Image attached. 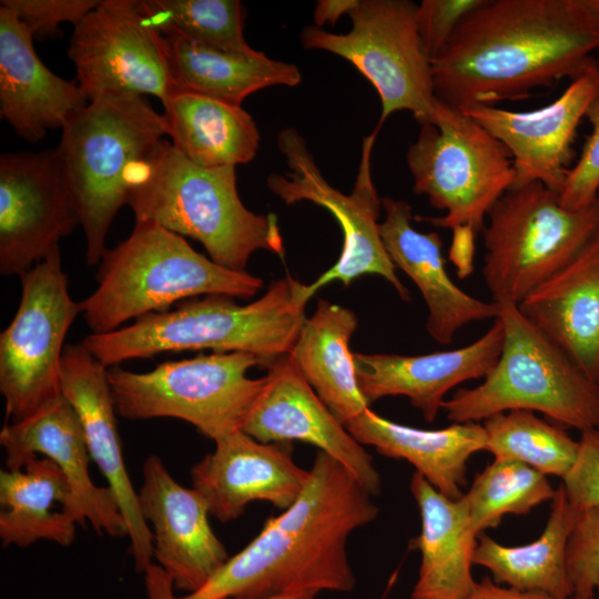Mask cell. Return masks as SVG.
I'll list each match as a JSON object with an SVG mask.
<instances>
[{
  "label": "cell",
  "mask_w": 599,
  "mask_h": 599,
  "mask_svg": "<svg viewBox=\"0 0 599 599\" xmlns=\"http://www.w3.org/2000/svg\"><path fill=\"white\" fill-rule=\"evenodd\" d=\"M77 83L91 101L108 93H172L164 40L142 0H100L73 26L68 47Z\"/></svg>",
  "instance_id": "obj_14"
},
{
  "label": "cell",
  "mask_w": 599,
  "mask_h": 599,
  "mask_svg": "<svg viewBox=\"0 0 599 599\" xmlns=\"http://www.w3.org/2000/svg\"><path fill=\"white\" fill-rule=\"evenodd\" d=\"M87 527L72 488L55 463L34 456L19 469L0 471V539L26 548L39 540L63 547Z\"/></svg>",
  "instance_id": "obj_28"
},
{
  "label": "cell",
  "mask_w": 599,
  "mask_h": 599,
  "mask_svg": "<svg viewBox=\"0 0 599 599\" xmlns=\"http://www.w3.org/2000/svg\"><path fill=\"white\" fill-rule=\"evenodd\" d=\"M190 470L192 487L221 522L242 516L252 501H266L285 510L304 491L309 469L293 458L292 443H263L243 430L214 441Z\"/></svg>",
  "instance_id": "obj_19"
},
{
  "label": "cell",
  "mask_w": 599,
  "mask_h": 599,
  "mask_svg": "<svg viewBox=\"0 0 599 599\" xmlns=\"http://www.w3.org/2000/svg\"><path fill=\"white\" fill-rule=\"evenodd\" d=\"M16 314L0 334V393L6 422L23 420L61 394L65 337L81 314L69 292L60 248L20 277Z\"/></svg>",
  "instance_id": "obj_12"
},
{
  "label": "cell",
  "mask_w": 599,
  "mask_h": 599,
  "mask_svg": "<svg viewBox=\"0 0 599 599\" xmlns=\"http://www.w3.org/2000/svg\"><path fill=\"white\" fill-rule=\"evenodd\" d=\"M59 378L61 394L81 422L91 459L114 493L124 517L135 571L144 573L153 564L152 532L142 516L138 491L124 464L108 367L82 343L67 344Z\"/></svg>",
  "instance_id": "obj_20"
},
{
  "label": "cell",
  "mask_w": 599,
  "mask_h": 599,
  "mask_svg": "<svg viewBox=\"0 0 599 599\" xmlns=\"http://www.w3.org/2000/svg\"><path fill=\"white\" fill-rule=\"evenodd\" d=\"M413 190L444 211L443 216L416 219L453 230L468 225L483 231L487 214L514 185L507 149L479 122L437 99L429 123L420 125L406 152Z\"/></svg>",
  "instance_id": "obj_10"
},
{
  "label": "cell",
  "mask_w": 599,
  "mask_h": 599,
  "mask_svg": "<svg viewBox=\"0 0 599 599\" xmlns=\"http://www.w3.org/2000/svg\"><path fill=\"white\" fill-rule=\"evenodd\" d=\"M416 10L409 0H358L348 13L347 33L307 26L300 35L305 49L349 61L373 84L382 104L377 130L399 111L410 112L420 125L433 116L437 97L432 60L419 37Z\"/></svg>",
  "instance_id": "obj_11"
},
{
  "label": "cell",
  "mask_w": 599,
  "mask_h": 599,
  "mask_svg": "<svg viewBox=\"0 0 599 599\" xmlns=\"http://www.w3.org/2000/svg\"><path fill=\"white\" fill-rule=\"evenodd\" d=\"M582 3L599 28V0H582Z\"/></svg>",
  "instance_id": "obj_45"
},
{
  "label": "cell",
  "mask_w": 599,
  "mask_h": 599,
  "mask_svg": "<svg viewBox=\"0 0 599 599\" xmlns=\"http://www.w3.org/2000/svg\"><path fill=\"white\" fill-rule=\"evenodd\" d=\"M135 222H152L200 242L210 258L245 272L260 250L284 255L274 214H256L242 203L234 166L202 167L164 139L140 170L129 195Z\"/></svg>",
  "instance_id": "obj_5"
},
{
  "label": "cell",
  "mask_w": 599,
  "mask_h": 599,
  "mask_svg": "<svg viewBox=\"0 0 599 599\" xmlns=\"http://www.w3.org/2000/svg\"><path fill=\"white\" fill-rule=\"evenodd\" d=\"M577 516L578 510L568 501L560 485L550 501L546 526L537 539L507 546L483 532L478 537L474 565L487 569L499 585L570 598L567 546Z\"/></svg>",
  "instance_id": "obj_32"
},
{
  "label": "cell",
  "mask_w": 599,
  "mask_h": 599,
  "mask_svg": "<svg viewBox=\"0 0 599 599\" xmlns=\"http://www.w3.org/2000/svg\"><path fill=\"white\" fill-rule=\"evenodd\" d=\"M162 105L166 136L194 164L236 167L255 158L260 132L242 106L189 92H172Z\"/></svg>",
  "instance_id": "obj_30"
},
{
  "label": "cell",
  "mask_w": 599,
  "mask_h": 599,
  "mask_svg": "<svg viewBox=\"0 0 599 599\" xmlns=\"http://www.w3.org/2000/svg\"><path fill=\"white\" fill-rule=\"evenodd\" d=\"M164 38L181 39L234 54H251L244 37V6L238 0H142Z\"/></svg>",
  "instance_id": "obj_35"
},
{
  "label": "cell",
  "mask_w": 599,
  "mask_h": 599,
  "mask_svg": "<svg viewBox=\"0 0 599 599\" xmlns=\"http://www.w3.org/2000/svg\"><path fill=\"white\" fill-rule=\"evenodd\" d=\"M257 365L264 364L250 353L200 354L144 373L113 366L108 380L118 416L181 419L215 441L242 430L266 384V375L247 376Z\"/></svg>",
  "instance_id": "obj_9"
},
{
  "label": "cell",
  "mask_w": 599,
  "mask_h": 599,
  "mask_svg": "<svg viewBox=\"0 0 599 599\" xmlns=\"http://www.w3.org/2000/svg\"><path fill=\"white\" fill-rule=\"evenodd\" d=\"M596 203H597V206H598V210H599V191H598V194H597Z\"/></svg>",
  "instance_id": "obj_46"
},
{
  "label": "cell",
  "mask_w": 599,
  "mask_h": 599,
  "mask_svg": "<svg viewBox=\"0 0 599 599\" xmlns=\"http://www.w3.org/2000/svg\"><path fill=\"white\" fill-rule=\"evenodd\" d=\"M384 219L379 234L396 268L418 287L428 308L426 329L437 343L447 345L464 326L496 318L499 305L474 297L449 277L438 233H423L412 225V207L403 200L382 199Z\"/></svg>",
  "instance_id": "obj_24"
},
{
  "label": "cell",
  "mask_w": 599,
  "mask_h": 599,
  "mask_svg": "<svg viewBox=\"0 0 599 599\" xmlns=\"http://www.w3.org/2000/svg\"><path fill=\"white\" fill-rule=\"evenodd\" d=\"M138 499L152 532L153 559L174 589L193 592L230 558L211 527L207 502L194 487L180 485L156 455L144 460Z\"/></svg>",
  "instance_id": "obj_18"
},
{
  "label": "cell",
  "mask_w": 599,
  "mask_h": 599,
  "mask_svg": "<svg viewBox=\"0 0 599 599\" xmlns=\"http://www.w3.org/2000/svg\"><path fill=\"white\" fill-rule=\"evenodd\" d=\"M0 444L7 469H19L39 454L51 459L65 475L84 520L95 532L115 538L128 536L114 493L91 479L92 459L81 422L62 394L28 418L4 423Z\"/></svg>",
  "instance_id": "obj_21"
},
{
  "label": "cell",
  "mask_w": 599,
  "mask_h": 599,
  "mask_svg": "<svg viewBox=\"0 0 599 599\" xmlns=\"http://www.w3.org/2000/svg\"><path fill=\"white\" fill-rule=\"evenodd\" d=\"M486 451L494 459L522 463L546 476L564 478L578 453L575 440L564 427L530 410H509L483 422Z\"/></svg>",
  "instance_id": "obj_33"
},
{
  "label": "cell",
  "mask_w": 599,
  "mask_h": 599,
  "mask_svg": "<svg viewBox=\"0 0 599 599\" xmlns=\"http://www.w3.org/2000/svg\"><path fill=\"white\" fill-rule=\"evenodd\" d=\"M502 341V324L496 317L483 336L459 348L417 356L354 353L359 388L369 405L383 397L405 396L430 423L449 390L491 370Z\"/></svg>",
  "instance_id": "obj_22"
},
{
  "label": "cell",
  "mask_w": 599,
  "mask_h": 599,
  "mask_svg": "<svg viewBox=\"0 0 599 599\" xmlns=\"http://www.w3.org/2000/svg\"><path fill=\"white\" fill-rule=\"evenodd\" d=\"M358 3V0H318L315 4L314 26L323 29L324 26H334L337 20L348 14Z\"/></svg>",
  "instance_id": "obj_43"
},
{
  "label": "cell",
  "mask_w": 599,
  "mask_h": 599,
  "mask_svg": "<svg viewBox=\"0 0 599 599\" xmlns=\"http://www.w3.org/2000/svg\"><path fill=\"white\" fill-rule=\"evenodd\" d=\"M468 599H576L557 598L549 595L520 590L495 582L490 576L484 577L477 582L476 588ZM595 599H599V593Z\"/></svg>",
  "instance_id": "obj_42"
},
{
  "label": "cell",
  "mask_w": 599,
  "mask_h": 599,
  "mask_svg": "<svg viewBox=\"0 0 599 599\" xmlns=\"http://www.w3.org/2000/svg\"><path fill=\"white\" fill-rule=\"evenodd\" d=\"M357 327L355 313L319 298L306 317L290 356L306 382L346 425L369 408L355 368L349 341Z\"/></svg>",
  "instance_id": "obj_29"
},
{
  "label": "cell",
  "mask_w": 599,
  "mask_h": 599,
  "mask_svg": "<svg viewBox=\"0 0 599 599\" xmlns=\"http://www.w3.org/2000/svg\"><path fill=\"white\" fill-rule=\"evenodd\" d=\"M311 297L306 284L287 275L245 305L227 295H204L116 331L92 333L81 343L108 368L163 353L203 349L250 353L268 367L292 351Z\"/></svg>",
  "instance_id": "obj_3"
},
{
  "label": "cell",
  "mask_w": 599,
  "mask_h": 599,
  "mask_svg": "<svg viewBox=\"0 0 599 599\" xmlns=\"http://www.w3.org/2000/svg\"><path fill=\"white\" fill-rule=\"evenodd\" d=\"M485 0H423L416 22L427 55L433 60L446 47L461 21Z\"/></svg>",
  "instance_id": "obj_39"
},
{
  "label": "cell",
  "mask_w": 599,
  "mask_h": 599,
  "mask_svg": "<svg viewBox=\"0 0 599 599\" xmlns=\"http://www.w3.org/2000/svg\"><path fill=\"white\" fill-rule=\"evenodd\" d=\"M89 103L77 81L53 73L38 57L33 35L0 7V116L28 142L62 130Z\"/></svg>",
  "instance_id": "obj_23"
},
{
  "label": "cell",
  "mask_w": 599,
  "mask_h": 599,
  "mask_svg": "<svg viewBox=\"0 0 599 599\" xmlns=\"http://www.w3.org/2000/svg\"><path fill=\"white\" fill-rule=\"evenodd\" d=\"M556 494L548 476L515 460L494 459L475 479L461 500L478 534L497 527L507 515H527Z\"/></svg>",
  "instance_id": "obj_34"
},
{
  "label": "cell",
  "mask_w": 599,
  "mask_h": 599,
  "mask_svg": "<svg viewBox=\"0 0 599 599\" xmlns=\"http://www.w3.org/2000/svg\"><path fill=\"white\" fill-rule=\"evenodd\" d=\"M560 484L578 511L599 507V427L580 433L577 457Z\"/></svg>",
  "instance_id": "obj_40"
},
{
  "label": "cell",
  "mask_w": 599,
  "mask_h": 599,
  "mask_svg": "<svg viewBox=\"0 0 599 599\" xmlns=\"http://www.w3.org/2000/svg\"><path fill=\"white\" fill-rule=\"evenodd\" d=\"M599 28L582 0H485L432 60L437 99L458 109L495 105L582 73Z\"/></svg>",
  "instance_id": "obj_2"
},
{
  "label": "cell",
  "mask_w": 599,
  "mask_h": 599,
  "mask_svg": "<svg viewBox=\"0 0 599 599\" xmlns=\"http://www.w3.org/2000/svg\"><path fill=\"white\" fill-rule=\"evenodd\" d=\"M317 595H318L317 592H313V591H303V592L278 595V596L268 597L265 599H316Z\"/></svg>",
  "instance_id": "obj_44"
},
{
  "label": "cell",
  "mask_w": 599,
  "mask_h": 599,
  "mask_svg": "<svg viewBox=\"0 0 599 599\" xmlns=\"http://www.w3.org/2000/svg\"><path fill=\"white\" fill-rule=\"evenodd\" d=\"M97 288L79 302L93 334L116 331L130 321L170 311L204 295L251 298L262 278L216 264L187 241L155 223L135 222L131 234L102 255Z\"/></svg>",
  "instance_id": "obj_6"
},
{
  "label": "cell",
  "mask_w": 599,
  "mask_h": 599,
  "mask_svg": "<svg viewBox=\"0 0 599 599\" xmlns=\"http://www.w3.org/2000/svg\"><path fill=\"white\" fill-rule=\"evenodd\" d=\"M378 131L375 129L363 140L362 159L349 194H343L327 182L297 130L285 128L277 135V148L288 171L268 175L270 191L286 204L308 201L324 207L333 214L343 232L341 255L331 268L307 285L311 296L331 282L348 285L358 276L375 274L384 277L403 301H410V292L397 276L378 229L382 199L370 171Z\"/></svg>",
  "instance_id": "obj_13"
},
{
  "label": "cell",
  "mask_w": 599,
  "mask_h": 599,
  "mask_svg": "<svg viewBox=\"0 0 599 599\" xmlns=\"http://www.w3.org/2000/svg\"><path fill=\"white\" fill-rule=\"evenodd\" d=\"M345 427L364 445L385 457L412 464L434 488L451 499L463 497L469 459L486 449L480 423H451L439 429L410 427L384 418L369 408Z\"/></svg>",
  "instance_id": "obj_27"
},
{
  "label": "cell",
  "mask_w": 599,
  "mask_h": 599,
  "mask_svg": "<svg viewBox=\"0 0 599 599\" xmlns=\"http://www.w3.org/2000/svg\"><path fill=\"white\" fill-rule=\"evenodd\" d=\"M486 220L481 271L497 304L519 305L599 233L597 203L569 210L537 182L508 189Z\"/></svg>",
  "instance_id": "obj_8"
},
{
  "label": "cell",
  "mask_w": 599,
  "mask_h": 599,
  "mask_svg": "<svg viewBox=\"0 0 599 599\" xmlns=\"http://www.w3.org/2000/svg\"><path fill=\"white\" fill-rule=\"evenodd\" d=\"M55 148L85 240V263L99 264L106 236L140 170L166 136L162 113L144 97L108 93L77 111Z\"/></svg>",
  "instance_id": "obj_4"
},
{
  "label": "cell",
  "mask_w": 599,
  "mask_h": 599,
  "mask_svg": "<svg viewBox=\"0 0 599 599\" xmlns=\"http://www.w3.org/2000/svg\"><path fill=\"white\" fill-rule=\"evenodd\" d=\"M172 92H189L242 106L251 94L274 85L296 87L297 65L268 58L261 51L234 54L164 38Z\"/></svg>",
  "instance_id": "obj_31"
},
{
  "label": "cell",
  "mask_w": 599,
  "mask_h": 599,
  "mask_svg": "<svg viewBox=\"0 0 599 599\" xmlns=\"http://www.w3.org/2000/svg\"><path fill=\"white\" fill-rule=\"evenodd\" d=\"M373 496L336 459L317 450L298 499L270 517L258 534L200 589L176 596L170 577L151 568L148 599H265L303 591L349 592L356 579L351 535L372 524Z\"/></svg>",
  "instance_id": "obj_1"
},
{
  "label": "cell",
  "mask_w": 599,
  "mask_h": 599,
  "mask_svg": "<svg viewBox=\"0 0 599 599\" xmlns=\"http://www.w3.org/2000/svg\"><path fill=\"white\" fill-rule=\"evenodd\" d=\"M586 119L591 131L559 193L561 204L575 211L592 206L599 191V98L588 109Z\"/></svg>",
  "instance_id": "obj_37"
},
{
  "label": "cell",
  "mask_w": 599,
  "mask_h": 599,
  "mask_svg": "<svg viewBox=\"0 0 599 599\" xmlns=\"http://www.w3.org/2000/svg\"><path fill=\"white\" fill-rule=\"evenodd\" d=\"M409 490L420 516V531L410 541L420 554L410 599H468L478 582L473 566L479 535L461 498H448L416 471Z\"/></svg>",
  "instance_id": "obj_26"
},
{
  "label": "cell",
  "mask_w": 599,
  "mask_h": 599,
  "mask_svg": "<svg viewBox=\"0 0 599 599\" xmlns=\"http://www.w3.org/2000/svg\"><path fill=\"white\" fill-rule=\"evenodd\" d=\"M518 307L599 385V233Z\"/></svg>",
  "instance_id": "obj_25"
},
{
  "label": "cell",
  "mask_w": 599,
  "mask_h": 599,
  "mask_svg": "<svg viewBox=\"0 0 599 599\" xmlns=\"http://www.w3.org/2000/svg\"><path fill=\"white\" fill-rule=\"evenodd\" d=\"M80 226L55 149L0 155V273L20 277Z\"/></svg>",
  "instance_id": "obj_15"
},
{
  "label": "cell",
  "mask_w": 599,
  "mask_h": 599,
  "mask_svg": "<svg viewBox=\"0 0 599 599\" xmlns=\"http://www.w3.org/2000/svg\"><path fill=\"white\" fill-rule=\"evenodd\" d=\"M500 355L475 387L458 388L443 404L451 423H479L509 410L540 413L581 432L599 427V385L519 309L502 303Z\"/></svg>",
  "instance_id": "obj_7"
},
{
  "label": "cell",
  "mask_w": 599,
  "mask_h": 599,
  "mask_svg": "<svg viewBox=\"0 0 599 599\" xmlns=\"http://www.w3.org/2000/svg\"><path fill=\"white\" fill-rule=\"evenodd\" d=\"M451 231L449 260L457 267L458 277L464 278L473 272L476 232L468 225H460Z\"/></svg>",
  "instance_id": "obj_41"
},
{
  "label": "cell",
  "mask_w": 599,
  "mask_h": 599,
  "mask_svg": "<svg viewBox=\"0 0 599 599\" xmlns=\"http://www.w3.org/2000/svg\"><path fill=\"white\" fill-rule=\"evenodd\" d=\"M571 597L595 599L599 593V507L578 511L567 546Z\"/></svg>",
  "instance_id": "obj_36"
},
{
  "label": "cell",
  "mask_w": 599,
  "mask_h": 599,
  "mask_svg": "<svg viewBox=\"0 0 599 599\" xmlns=\"http://www.w3.org/2000/svg\"><path fill=\"white\" fill-rule=\"evenodd\" d=\"M599 98V62L573 78L549 104L530 111L475 105L466 112L507 149L512 161V186L541 183L561 192L572 166V144L588 109Z\"/></svg>",
  "instance_id": "obj_16"
},
{
  "label": "cell",
  "mask_w": 599,
  "mask_h": 599,
  "mask_svg": "<svg viewBox=\"0 0 599 599\" xmlns=\"http://www.w3.org/2000/svg\"><path fill=\"white\" fill-rule=\"evenodd\" d=\"M100 0H1L0 7L13 13L32 33L44 39L60 33V26L82 20Z\"/></svg>",
  "instance_id": "obj_38"
},
{
  "label": "cell",
  "mask_w": 599,
  "mask_h": 599,
  "mask_svg": "<svg viewBox=\"0 0 599 599\" xmlns=\"http://www.w3.org/2000/svg\"><path fill=\"white\" fill-rule=\"evenodd\" d=\"M242 430L263 443L313 445L341 463L373 497L380 494L382 477L372 455L318 397L290 355L268 366L266 384Z\"/></svg>",
  "instance_id": "obj_17"
}]
</instances>
